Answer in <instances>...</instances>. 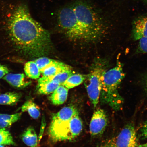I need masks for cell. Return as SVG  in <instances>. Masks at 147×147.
Returning a JSON list of instances; mask_svg holds the SVG:
<instances>
[{
	"label": "cell",
	"mask_w": 147,
	"mask_h": 147,
	"mask_svg": "<svg viewBox=\"0 0 147 147\" xmlns=\"http://www.w3.org/2000/svg\"><path fill=\"white\" fill-rule=\"evenodd\" d=\"M7 20L9 36L19 52L28 57H41L52 49L50 34L33 18L24 4L16 6Z\"/></svg>",
	"instance_id": "cell-1"
},
{
	"label": "cell",
	"mask_w": 147,
	"mask_h": 147,
	"mask_svg": "<svg viewBox=\"0 0 147 147\" xmlns=\"http://www.w3.org/2000/svg\"><path fill=\"white\" fill-rule=\"evenodd\" d=\"M77 19L84 32L93 41L103 34L105 25L101 13L84 0H77L72 4Z\"/></svg>",
	"instance_id": "cell-2"
},
{
	"label": "cell",
	"mask_w": 147,
	"mask_h": 147,
	"mask_svg": "<svg viewBox=\"0 0 147 147\" xmlns=\"http://www.w3.org/2000/svg\"><path fill=\"white\" fill-rule=\"evenodd\" d=\"M125 76L123 65L120 61H117L115 67L106 71L102 75L101 100L115 110H120L124 103L119 89Z\"/></svg>",
	"instance_id": "cell-3"
},
{
	"label": "cell",
	"mask_w": 147,
	"mask_h": 147,
	"mask_svg": "<svg viewBox=\"0 0 147 147\" xmlns=\"http://www.w3.org/2000/svg\"><path fill=\"white\" fill-rule=\"evenodd\" d=\"M59 25L68 38L74 41H90L77 19L72 4L64 6L57 13Z\"/></svg>",
	"instance_id": "cell-4"
},
{
	"label": "cell",
	"mask_w": 147,
	"mask_h": 147,
	"mask_svg": "<svg viewBox=\"0 0 147 147\" xmlns=\"http://www.w3.org/2000/svg\"><path fill=\"white\" fill-rule=\"evenodd\" d=\"M82 128V121L78 113L69 120L51 123L49 134L54 142L71 140L80 135Z\"/></svg>",
	"instance_id": "cell-5"
},
{
	"label": "cell",
	"mask_w": 147,
	"mask_h": 147,
	"mask_svg": "<svg viewBox=\"0 0 147 147\" xmlns=\"http://www.w3.org/2000/svg\"><path fill=\"white\" fill-rule=\"evenodd\" d=\"M107 65L105 61L98 60L93 66L85 80L84 84L88 96L94 107H96L100 100L102 76L107 71Z\"/></svg>",
	"instance_id": "cell-6"
},
{
	"label": "cell",
	"mask_w": 147,
	"mask_h": 147,
	"mask_svg": "<svg viewBox=\"0 0 147 147\" xmlns=\"http://www.w3.org/2000/svg\"><path fill=\"white\" fill-rule=\"evenodd\" d=\"M116 147H138V140L135 127L128 124L115 138Z\"/></svg>",
	"instance_id": "cell-7"
},
{
	"label": "cell",
	"mask_w": 147,
	"mask_h": 147,
	"mask_svg": "<svg viewBox=\"0 0 147 147\" xmlns=\"http://www.w3.org/2000/svg\"><path fill=\"white\" fill-rule=\"evenodd\" d=\"M108 120L105 112L101 109L95 110L90 123V133L93 136L100 135L104 133L107 126Z\"/></svg>",
	"instance_id": "cell-8"
},
{
	"label": "cell",
	"mask_w": 147,
	"mask_h": 147,
	"mask_svg": "<svg viewBox=\"0 0 147 147\" xmlns=\"http://www.w3.org/2000/svg\"><path fill=\"white\" fill-rule=\"evenodd\" d=\"M132 34L135 41L147 38V14L140 16L134 20Z\"/></svg>",
	"instance_id": "cell-9"
},
{
	"label": "cell",
	"mask_w": 147,
	"mask_h": 147,
	"mask_svg": "<svg viewBox=\"0 0 147 147\" xmlns=\"http://www.w3.org/2000/svg\"><path fill=\"white\" fill-rule=\"evenodd\" d=\"M3 79L11 85L18 88H24L31 84V81L27 80L23 74H9L3 77Z\"/></svg>",
	"instance_id": "cell-10"
},
{
	"label": "cell",
	"mask_w": 147,
	"mask_h": 147,
	"mask_svg": "<svg viewBox=\"0 0 147 147\" xmlns=\"http://www.w3.org/2000/svg\"><path fill=\"white\" fill-rule=\"evenodd\" d=\"M78 113V110L73 106L65 107L53 116L51 123H55L69 120Z\"/></svg>",
	"instance_id": "cell-11"
},
{
	"label": "cell",
	"mask_w": 147,
	"mask_h": 147,
	"mask_svg": "<svg viewBox=\"0 0 147 147\" xmlns=\"http://www.w3.org/2000/svg\"><path fill=\"white\" fill-rule=\"evenodd\" d=\"M68 90L63 85L59 86L49 98L51 102L55 105L63 104L67 100Z\"/></svg>",
	"instance_id": "cell-12"
},
{
	"label": "cell",
	"mask_w": 147,
	"mask_h": 147,
	"mask_svg": "<svg viewBox=\"0 0 147 147\" xmlns=\"http://www.w3.org/2000/svg\"><path fill=\"white\" fill-rule=\"evenodd\" d=\"M22 140L24 143L30 147H37L38 144L37 135L34 128L29 127L22 135Z\"/></svg>",
	"instance_id": "cell-13"
},
{
	"label": "cell",
	"mask_w": 147,
	"mask_h": 147,
	"mask_svg": "<svg viewBox=\"0 0 147 147\" xmlns=\"http://www.w3.org/2000/svg\"><path fill=\"white\" fill-rule=\"evenodd\" d=\"M61 84L53 82L38 81L37 91L40 94L47 95L52 93Z\"/></svg>",
	"instance_id": "cell-14"
},
{
	"label": "cell",
	"mask_w": 147,
	"mask_h": 147,
	"mask_svg": "<svg viewBox=\"0 0 147 147\" xmlns=\"http://www.w3.org/2000/svg\"><path fill=\"white\" fill-rule=\"evenodd\" d=\"M74 74L71 69L52 76H43L38 80V81L55 82L59 83L61 85H63L65 80Z\"/></svg>",
	"instance_id": "cell-15"
},
{
	"label": "cell",
	"mask_w": 147,
	"mask_h": 147,
	"mask_svg": "<svg viewBox=\"0 0 147 147\" xmlns=\"http://www.w3.org/2000/svg\"><path fill=\"white\" fill-rule=\"evenodd\" d=\"M72 69L70 66L62 63L53 65L46 69L42 73L43 76H53Z\"/></svg>",
	"instance_id": "cell-16"
},
{
	"label": "cell",
	"mask_w": 147,
	"mask_h": 147,
	"mask_svg": "<svg viewBox=\"0 0 147 147\" xmlns=\"http://www.w3.org/2000/svg\"><path fill=\"white\" fill-rule=\"evenodd\" d=\"M22 114L21 113L12 115L0 114V128L5 129L9 127L19 120Z\"/></svg>",
	"instance_id": "cell-17"
},
{
	"label": "cell",
	"mask_w": 147,
	"mask_h": 147,
	"mask_svg": "<svg viewBox=\"0 0 147 147\" xmlns=\"http://www.w3.org/2000/svg\"><path fill=\"white\" fill-rule=\"evenodd\" d=\"M21 110L23 112H27L30 117L34 119H38L41 115L39 108L31 100L27 101L23 105Z\"/></svg>",
	"instance_id": "cell-18"
},
{
	"label": "cell",
	"mask_w": 147,
	"mask_h": 147,
	"mask_svg": "<svg viewBox=\"0 0 147 147\" xmlns=\"http://www.w3.org/2000/svg\"><path fill=\"white\" fill-rule=\"evenodd\" d=\"M21 94L9 92L0 95V105H13L19 102L21 98Z\"/></svg>",
	"instance_id": "cell-19"
},
{
	"label": "cell",
	"mask_w": 147,
	"mask_h": 147,
	"mask_svg": "<svg viewBox=\"0 0 147 147\" xmlns=\"http://www.w3.org/2000/svg\"><path fill=\"white\" fill-rule=\"evenodd\" d=\"M87 78V75L80 74H74L70 76L64 82L63 85L68 89L77 87L83 82Z\"/></svg>",
	"instance_id": "cell-20"
},
{
	"label": "cell",
	"mask_w": 147,
	"mask_h": 147,
	"mask_svg": "<svg viewBox=\"0 0 147 147\" xmlns=\"http://www.w3.org/2000/svg\"><path fill=\"white\" fill-rule=\"evenodd\" d=\"M24 71L27 76L33 79L39 78L41 73L38 65L34 61L27 62L25 64Z\"/></svg>",
	"instance_id": "cell-21"
},
{
	"label": "cell",
	"mask_w": 147,
	"mask_h": 147,
	"mask_svg": "<svg viewBox=\"0 0 147 147\" xmlns=\"http://www.w3.org/2000/svg\"><path fill=\"white\" fill-rule=\"evenodd\" d=\"M34 61L38 65L41 73L47 68L53 65L60 64L62 62L44 57L38 58Z\"/></svg>",
	"instance_id": "cell-22"
},
{
	"label": "cell",
	"mask_w": 147,
	"mask_h": 147,
	"mask_svg": "<svg viewBox=\"0 0 147 147\" xmlns=\"http://www.w3.org/2000/svg\"><path fill=\"white\" fill-rule=\"evenodd\" d=\"M13 138L8 130L0 128V145H14Z\"/></svg>",
	"instance_id": "cell-23"
},
{
	"label": "cell",
	"mask_w": 147,
	"mask_h": 147,
	"mask_svg": "<svg viewBox=\"0 0 147 147\" xmlns=\"http://www.w3.org/2000/svg\"><path fill=\"white\" fill-rule=\"evenodd\" d=\"M137 51L139 53H147V38H143L138 40Z\"/></svg>",
	"instance_id": "cell-24"
},
{
	"label": "cell",
	"mask_w": 147,
	"mask_h": 147,
	"mask_svg": "<svg viewBox=\"0 0 147 147\" xmlns=\"http://www.w3.org/2000/svg\"><path fill=\"white\" fill-rule=\"evenodd\" d=\"M99 147H116L115 143V138H113L106 141Z\"/></svg>",
	"instance_id": "cell-25"
},
{
	"label": "cell",
	"mask_w": 147,
	"mask_h": 147,
	"mask_svg": "<svg viewBox=\"0 0 147 147\" xmlns=\"http://www.w3.org/2000/svg\"><path fill=\"white\" fill-rule=\"evenodd\" d=\"M9 72L8 68L0 64V78H3Z\"/></svg>",
	"instance_id": "cell-26"
},
{
	"label": "cell",
	"mask_w": 147,
	"mask_h": 147,
	"mask_svg": "<svg viewBox=\"0 0 147 147\" xmlns=\"http://www.w3.org/2000/svg\"><path fill=\"white\" fill-rule=\"evenodd\" d=\"M141 136L143 139L147 138V120L143 125L141 130Z\"/></svg>",
	"instance_id": "cell-27"
},
{
	"label": "cell",
	"mask_w": 147,
	"mask_h": 147,
	"mask_svg": "<svg viewBox=\"0 0 147 147\" xmlns=\"http://www.w3.org/2000/svg\"><path fill=\"white\" fill-rule=\"evenodd\" d=\"M138 147H147V143L145 144L139 145Z\"/></svg>",
	"instance_id": "cell-28"
},
{
	"label": "cell",
	"mask_w": 147,
	"mask_h": 147,
	"mask_svg": "<svg viewBox=\"0 0 147 147\" xmlns=\"http://www.w3.org/2000/svg\"><path fill=\"white\" fill-rule=\"evenodd\" d=\"M139 1H142L143 2H144L145 3H146V4H147V0H139Z\"/></svg>",
	"instance_id": "cell-29"
},
{
	"label": "cell",
	"mask_w": 147,
	"mask_h": 147,
	"mask_svg": "<svg viewBox=\"0 0 147 147\" xmlns=\"http://www.w3.org/2000/svg\"><path fill=\"white\" fill-rule=\"evenodd\" d=\"M0 147H5V146L3 145H0Z\"/></svg>",
	"instance_id": "cell-30"
},
{
	"label": "cell",
	"mask_w": 147,
	"mask_h": 147,
	"mask_svg": "<svg viewBox=\"0 0 147 147\" xmlns=\"http://www.w3.org/2000/svg\"><path fill=\"white\" fill-rule=\"evenodd\" d=\"M147 80H146V88H147Z\"/></svg>",
	"instance_id": "cell-31"
},
{
	"label": "cell",
	"mask_w": 147,
	"mask_h": 147,
	"mask_svg": "<svg viewBox=\"0 0 147 147\" xmlns=\"http://www.w3.org/2000/svg\"></svg>",
	"instance_id": "cell-32"
}]
</instances>
